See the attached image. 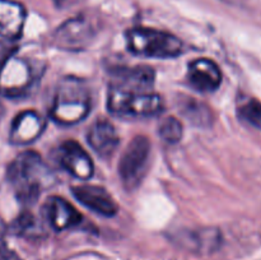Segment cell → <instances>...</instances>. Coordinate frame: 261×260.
Segmentation results:
<instances>
[{"label": "cell", "mask_w": 261, "mask_h": 260, "mask_svg": "<svg viewBox=\"0 0 261 260\" xmlns=\"http://www.w3.org/2000/svg\"><path fill=\"white\" fill-rule=\"evenodd\" d=\"M239 115L242 120L261 130V102L250 98L240 105Z\"/></svg>", "instance_id": "18"}, {"label": "cell", "mask_w": 261, "mask_h": 260, "mask_svg": "<svg viewBox=\"0 0 261 260\" xmlns=\"http://www.w3.org/2000/svg\"><path fill=\"white\" fill-rule=\"evenodd\" d=\"M4 114H5V107H4V105H3L2 99H0V119L4 116Z\"/></svg>", "instance_id": "22"}, {"label": "cell", "mask_w": 261, "mask_h": 260, "mask_svg": "<svg viewBox=\"0 0 261 260\" xmlns=\"http://www.w3.org/2000/svg\"><path fill=\"white\" fill-rule=\"evenodd\" d=\"M172 241L191 252L206 254L219 246L221 235L214 228H181L173 232Z\"/></svg>", "instance_id": "8"}, {"label": "cell", "mask_w": 261, "mask_h": 260, "mask_svg": "<svg viewBox=\"0 0 261 260\" xmlns=\"http://www.w3.org/2000/svg\"><path fill=\"white\" fill-rule=\"evenodd\" d=\"M0 260H22V257L0 240Z\"/></svg>", "instance_id": "20"}, {"label": "cell", "mask_w": 261, "mask_h": 260, "mask_svg": "<svg viewBox=\"0 0 261 260\" xmlns=\"http://www.w3.org/2000/svg\"><path fill=\"white\" fill-rule=\"evenodd\" d=\"M89 107V92L83 82L69 78L59 86L50 115L59 124L73 125L88 115Z\"/></svg>", "instance_id": "3"}, {"label": "cell", "mask_w": 261, "mask_h": 260, "mask_svg": "<svg viewBox=\"0 0 261 260\" xmlns=\"http://www.w3.org/2000/svg\"><path fill=\"white\" fill-rule=\"evenodd\" d=\"M89 36V27L83 22V20H70L60 30L58 31V42L59 45L65 46V47H71V46H81L82 41L87 40Z\"/></svg>", "instance_id": "15"}, {"label": "cell", "mask_w": 261, "mask_h": 260, "mask_svg": "<svg viewBox=\"0 0 261 260\" xmlns=\"http://www.w3.org/2000/svg\"><path fill=\"white\" fill-rule=\"evenodd\" d=\"M5 229H7V227H5L4 224V221L2 219V217H0V239H2L3 235L5 233Z\"/></svg>", "instance_id": "21"}, {"label": "cell", "mask_w": 261, "mask_h": 260, "mask_svg": "<svg viewBox=\"0 0 261 260\" xmlns=\"http://www.w3.org/2000/svg\"><path fill=\"white\" fill-rule=\"evenodd\" d=\"M73 194L84 206L102 216L111 217L117 212L115 199L101 186L78 185L73 188Z\"/></svg>", "instance_id": "10"}, {"label": "cell", "mask_w": 261, "mask_h": 260, "mask_svg": "<svg viewBox=\"0 0 261 260\" xmlns=\"http://www.w3.org/2000/svg\"><path fill=\"white\" fill-rule=\"evenodd\" d=\"M24 22L23 5L12 0H0V54L19 40Z\"/></svg>", "instance_id": "7"}, {"label": "cell", "mask_w": 261, "mask_h": 260, "mask_svg": "<svg viewBox=\"0 0 261 260\" xmlns=\"http://www.w3.org/2000/svg\"><path fill=\"white\" fill-rule=\"evenodd\" d=\"M10 229H12L13 233L23 237H37L42 232V228H41V224L38 223L37 218L33 214H31L30 212L20 213L13 221Z\"/></svg>", "instance_id": "17"}, {"label": "cell", "mask_w": 261, "mask_h": 260, "mask_svg": "<svg viewBox=\"0 0 261 260\" xmlns=\"http://www.w3.org/2000/svg\"><path fill=\"white\" fill-rule=\"evenodd\" d=\"M189 82L199 92H213L222 83V73L218 65L209 59H198L189 65Z\"/></svg>", "instance_id": "11"}, {"label": "cell", "mask_w": 261, "mask_h": 260, "mask_svg": "<svg viewBox=\"0 0 261 260\" xmlns=\"http://www.w3.org/2000/svg\"><path fill=\"white\" fill-rule=\"evenodd\" d=\"M127 47L133 54L145 58L168 59L182 53V43L176 36L153 28H134L126 35Z\"/></svg>", "instance_id": "4"}, {"label": "cell", "mask_w": 261, "mask_h": 260, "mask_svg": "<svg viewBox=\"0 0 261 260\" xmlns=\"http://www.w3.org/2000/svg\"><path fill=\"white\" fill-rule=\"evenodd\" d=\"M58 161L61 167L79 180H88L93 175L94 167L91 157L74 140H68L60 145Z\"/></svg>", "instance_id": "9"}, {"label": "cell", "mask_w": 261, "mask_h": 260, "mask_svg": "<svg viewBox=\"0 0 261 260\" xmlns=\"http://www.w3.org/2000/svg\"><path fill=\"white\" fill-rule=\"evenodd\" d=\"M46 213L51 227L56 231L78 226L82 222L81 213L69 201L59 196L50 198L46 205Z\"/></svg>", "instance_id": "14"}, {"label": "cell", "mask_w": 261, "mask_h": 260, "mask_svg": "<svg viewBox=\"0 0 261 260\" xmlns=\"http://www.w3.org/2000/svg\"><path fill=\"white\" fill-rule=\"evenodd\" d=\"M7 178L23 204H33L47 184L48 170L38 153L33 150L20 153L9 165Z\"/></svg>", "instance_id": "2"}, {"label": "cell", "mask_w": 261, "mask_h": 260, "mask_svg": "<svg viewBox=\"0 0 261 260\" xmlns=\"http://www.w3.org/2000/svg\"><path fill=\"white\" fill-rule=\"evenodd\" d=\"M88 143L92 149L102 158L112 157L119 145V135L114 125L106 120H98L88 133Z\"/></svg>", "instance_id": "13"}, {"label": "cell", "mask_w": 261, "mask_h": 260, "mask_svg": "<svg viewBox=\"0 0 261 260\" xmlns=\"http://www.w3.org/2000/svg\"><path fill=\"white\" fill-rule=\"evenodd\" d=\"M154 71L148 66L120 68L109 87L107 106L125 119L154 116L162 109L161 97L153 91Z\"/></svg>", "instance_id": "1"}, {"label": "cell", "mask_w": 261, "mask_h": 260, "mask_svg": "<svg viewBox=\"0 0 261 260\" xmlns=\"http://www.w3.org/2000/svg\"><path fill=\"white\" fill-rule=\"evenodd\" d=\"M149 155L150 143L147 137L138 135L127 145L119 165L120 177L126 190H134L142 183L149 165Z\"/></svg>", "instance_id": "5"}, {"label": "cell", "mask_w": 261, "mask_h": 260, "mask_svg": "<svg viewBox=\"0 0 261 260\" xmlns=\"http://www.w3.org/2000/svg\"><path fill=\"white\" fill-rule=\"evenodd\" d=\"M45 121L35 111H24L18 115L12 124L9 139L15 145H24L32 143L42 134Z\"/></svg>", "instance_id": "12"}, {"label": "cell", "mask_w": 261, "mask_h": 260, "mask_svg": "<svg viewBox=\"0 0 261 260\" xmlns=\"http://www.w3.org/2000/svg\"><path fill=\"white\" fill-rule=\"evenodd\" d=\"M160 137L170 144L178 143L182 138V125L176 117H167L160 126Z\"/></svg>", "instance_id": "19"}, {"label": "cell", "mask_w": 261, "mask_h": 260, "mask_svg": "<svg viewBox=\"0 0 261 260\" xmlns=\"http://www.w3.org/2000/svg\"><path fill=\"white\" fill-rule=\"evenodd\" d=\"M181 112L184 116L198 126H205L211 122V112L209 109L201 102H198L195 98H188L181 105Z\"/></svg>", "instance_id": "16"}, {"label": "cell", "mask_w": 261, "mask_h": 260, "mask_svg": "<svg viewBox=\"0 0 261 260\" xmlns=\"http://www.w3.org/2000/svg\"><path fill=\"white\" fill-rule=\"evenodd\" d=\"M37 79V73L25 58L10 55L0 66V94L18 97L24 94Z\"/></svg>", "instance_id": "6"}]
</instances>
